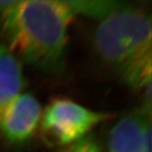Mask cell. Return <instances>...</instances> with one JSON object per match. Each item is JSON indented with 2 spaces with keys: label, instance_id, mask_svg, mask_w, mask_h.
I'll list each match as a JSON object with an SVG mask.
<instances>
[{
  "label": "cell",
  "instance_id": "cell-6",
  "mask_svg": "<svg viewBox=\"0 0 152 152\" xmlns=\"http://www.w3.org/2000/svg\"><path fill=\"white\" fill-rule=\"evenodd\" d=\"M23 84L22 67L17 56L0 42V111L21 94Z\"/></svg>",
  "mask_w": 152,
  "mask_h": 152
},
{
  "label": "cell",
  "instance_id": "cell-2",
  "mask_svg": "<svg viewBox=\"0 0 152 152\" xmlns=\"http://www.w3.org/2000/svg\"><path fill=\"white\" fill-rule=\"evenodd\" d=\"M151 17L128 5L100 19L92 36L95 53L151 106Z\"/></svg>",
  "mask_w": 152,
  "mask_h": 152
},
{
  "label": "cell",
  "instance_id": "cell-1",
  "mask_svg": "<svg viewBox=\"0 0 152 152\" xmlns=\"http://www.w3.org/2000/svg\"><path fill=\"white\" fill-rule=\"evenodd\" d=\"M73 17L63 0L0 1V27L8 49L48 73H58L64 66Z\"/></svg>",
  "mask_w": 152,
  "mask_h": 152
},
{
  "label": "cell",
  "instance_id": "cell-7",
  "mask_svg": "<svg viewBox=\"0 0 152 152\" xmlns=\"http://www.w3.org/2000/svg\"><path fill=\"white\" fill-rule=\"evenodd\" d=\"M73 15H82L88 18L102 19L111 13L120 9L127 4L115 0H79L64 1Z\"/></svg>",
  "mask_w": 152,
  "mask_h": 152
},
{
  "label": "cell",
  "instance_id": "cell-8",
  "mask_svg": "<svg viewBox=\"0 0 152 152\" xmlns=\"http://www.w3.org/2000/svg\"><path fill=\"white\" fill-rule=\"evenodd\" d=\"M61 152H101V150L98 144L93 138L85 137L66 147Z\"/></svg>",
  "mask_w": 152,
  "mask_h": 152
},
{
  "label": "cell",
  "instance_id": "cell-3",
  "mask_svg": "<svg viewBox=\"0 0 152 152\" xmlns=\"http://www.w3.org/2000/svg\"><path fill=\"white\" fill-rule=\"evenodd\" d=\"M109 115L93 111L68 99L52 101L42 113L41 126L53 142L70 146L85 137L91 129Z\"/></svg>",
  "mask_w": 152,
  "mask_h": 152
},
{
  "label": "cell",
  "instance_id": "cell-5",
  "mask_svg": "<svg viewBox=\"0 0 152 152\" xmlns=\"http://www.w3.org/2000/svg\"><path fill=\"white\" fill-rule=\"evenodd\" d=\"M109 152H151L150 115L130 114L112 127L108 137Z\"/></svg>",
  "mask_w": 152,
  "mask_h": 152
},
{
  "label": "cell",
  "instance_id": "cell-4",
  "mask_svg": "<svg viewBox=\"0 0 152 152\" xmlns=\"http://www.w3.org/2000/svg\"><path fill=\"white\" fill-rule=\"evenodd\" d=\"M42 115L39 103L29 94H19L0 111V131L12 143H23L37 129Z\"/></svg>",
  "mask_w": 152,
  "mask_h": 152
}]
</instances>
